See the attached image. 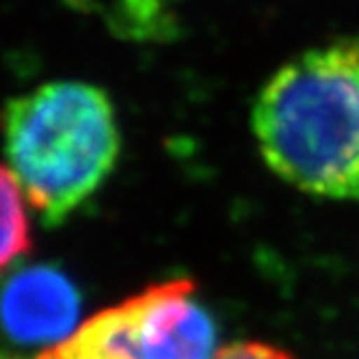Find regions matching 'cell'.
Listing matches in <instances>:
<instances>
[{
    "instance_id": "1",
    "label": "cell",
    "mask_w": 359,
    "mask_h": 359,
    "mask_svg": "<svg viewBox=\"0 0 359 359\" xmlns=\"http://www.w3.org/2000/svg\"><path fill=\"white\" fill-rule=\"evenodd\" d=\"M251 133L266 167L290 187L359 201V37L281 65L253 100Z\"/></svg>"
},
{
    "instance_id": "2",
    "label": "cell",
    "mask_w": 359,
    "mask_h": 359,
    "mask_svg": "<svg viewBox=\"0 0 359 359\" xmlns=\"http://www.w3.org/2000/svg\"><path fill=\"white\" fill-rule=\"evenodd\" d=\"M3 137L7 167L46 225L63 223L104 184L121 145L111 97L81 81L13 97Z\"/></svg>"
},
{
    "instance_id": "3",
    "label": "cell",
    "mask_w": 359,
    "mask_h": 359,
    "mask_svg": "<svg viewBox=\"0 0 359 359\" xmlns=\"http://www.w3.org/2000/svg\"><path fill=\"white\" fill-rule=\"evenodd\" d=\"M145 359H215L217 327L191 279L154 284L126 299Z\"/></svg>"
},
{
    "instance_id": "4",
    "label": "cell",
    "mask_w": 359,
    "mask_h": 359,
    "mask_svg": "<svg viewBox=\"0 0 359 359\" xmlns=\"http://www.w3.org/2000/svg\"><path fill=\"white\" fill-rule=\"evenodd\" d=\"M79 290L53 266H27L0 286V329L24 346L63 344L79 329Z\"/></svg>"
},
{
    "instance_id": "5",
    "label": "cell",
    "mask_w": 359,
    "mask_h": 359,
    "mask_svg": "<svg viewBox=\"0 0 359 359\" xmlns=\"http://www.w3.org/2000/svg\"><path fill=\"white\" fill-rule=\"evenodd\" d=\"M53 353L57 359H145L126 301L85 320Z\"/></svg>"
},
{
    "instance_id": "6",
    "label": "cell",
    "mask_w": 359,
    "mask_h": 359,
    "mask_svg": "<svg viewBox=\"0 0 359 359\" xmlns=\"http://www.w3.org/2000/svg\"><path fill=\"white\" fill-rule=\"evenodd\" d=\"M29 199L13 171L0 165V271L9 269L31 249Z\"/></svg>"
},
{
    "instance_id": "7",
    "label": "cell",
    "mask_w": 359,
    "mask_h": 359,
    "mask_svg": "<svg viewBox=\"0 0 359 359\" xmlns=\"http://www.w3.org/2000/svg\"><path fill=\"white\" fill-rule=\"evenodd\" d=\"M215 359H294L284 348H277L266 342H236L219 348Z\"/></svg>"
}]
</instances>
